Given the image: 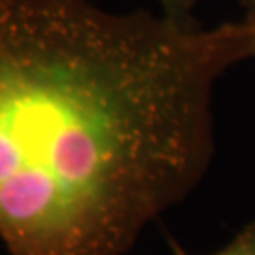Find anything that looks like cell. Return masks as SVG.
I'll return each mask as SVG.
<instances>
[{
  "label": "cell",
  "mask_w": 255,
  "mask_h": 255,
  "mask_svg": "<svg viewBox=\"0 0 255 255\" xmlns=\"http://www.w3.org/2000/svg\"><path fill=\"white\" fill-rule=\"evenodd\" d=\"M255 17L202 27L89 0H0V242L127 255L214 157V91Z\"/></svg>",
  "instance_id": "cell-1"
},
{
  "label": "cell",
  "mask_w": 255,
  "mask_h": 255,
  "mask_svg": "<svg viewBox=\"0 0 255 255\" xmlns=\"http://www.w3.org/2000/svg\"><path fill=\"white\" fill-rule=\"evenodd\" d=\"M168 244L172 250V255H191L182 248V244L176 238L168 237ZM212 255H255V219L250 221L246 227H242L240 233L233 238L225 248Z\"/></svg>",
  "instance_id": "cell-2"
},
{
  "label": "cell",
  "mask_w": 255,
  "mask_h": 255,
  "mask_svg": "<svg viewBox=\"0 0 255 255\" xmlns=\"http://www.w3.org/2000/svg\"><path fill=\"white\" fill-rule=\"evenodd\" d=\"M248 17H255V0H246Z\"/></svg>",
  "instance_id": "cell-4"
},
{
  "label": "cell",
  "mask_w": 255,
  "mask_h": 255,
  "mask_svg": "<svg viewBox=\"0 0 255 255\" xmlns=\"http://www.w3.org/2000/svg\"><path fill=\"white\" fill-rule=\"evenodd\" d=\"M163 6V13L178 21H195L193 9L201 0H159Z\"/></svg>",
  "instance_id": "cell-3"
}]
</instances>
